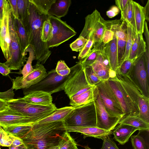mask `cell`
Here are the masks:
<instances>
[{
	"mask_svg": "<svg viewBox=\"0 0 149 149\" xmlns=\"http://www.w3.org/2000/svg\"><path fill=\"white\" fill-rule=\"evenodd\" d=\"M63 121L34 123L31 129L22 139L27 149H49L58 146L65 131Z\"/></svg>",
	"mask_w": 149,
	"mask_h": 149,
	"instance_id": "1",
	"label": "cell"
},
{
	"mask_svg": "<svg viewBox=\"0 0 149 149\" xmlns=\"http://www.w3.org/2000/svg\"><path fill=\"white\" fill-rule=\"evenodd\" d=\"M70 69L69 77L64 90L70 101L79 105L93 102L97 90L96 86H91L87 82L81 63L79 62Z\"/></svg>",
	"mask_w": 149,
	"mask_h": 149,
	"instance_id": "2",
	"label": "cell"
},
{
	"mask_svg": "<svg viewBox=\"0 0 149 149\" xmlns=\"http://www.w3.org/2000/svg\"><path fill=\"white\" fill-rule=\"evenodd\" d=\"M29 1L28 17L24 26L28 35L29 45L34 50L37 63L42 64L51 54L47 43L43 42L41 39L42 25L49 15L40 11Z\"/></svg>",
	"mask_w": 149,
	"mask_h": 149,
	"instance_id": "3",
	"label": "cell"
},
{
	"mask_svg": "<svg viewBox=\"0 0 149 149\" xmlns=\"http://www.w3.org/2000/svg\"><path fill=\"white\" fill-rule=\"evenodd\" d=\"M84 27L79 36L93 41V47L97 48L102 43V38L106 29H109L115 24L121 23V19L106 20L100 12L95 9L85 18Z\"/></svg>",
	"mask_w": 149,
	"mask_h": 149,
	"instance_id": "4",
	"label": "cell"
},
{
	"mask_svg": "<svg viewBox=\"0 0 149 149\" xmlns=\"http://www.w3.org/2000/svg\"><path fill=\"white\" fill-rule=\"evenodd\" d=\"M116 73L117 77L139 111V117L149 124V98L144 96L127 75H123Z\"/></svg>",
	"mask_w": 149,
	"mask_h": 149,
	"instance_id": "5",
	"label": "cell"
},
{
	"mask_svg": "<svg viewBox=\"0 0 149 149\" xmlns=\"http://www.w3.org/2000/svg\"><path fill=\"white\" fill-rule=\"evenodd\" d=\"M74 108L73 110L63 121L64 126L96 127V115L94 102Z\"/></svg>",
	"mask_w": 149,
	"mask_h": 149,
	"instance_id": "6",
	"label": "cell"
},
{
	"mask_svg": "<svg viewBox=\"0 0 149 149\" xmlns=\"http://www.w3.org/2000/svg\"><path fill=\"white\" fill-rule=\"evenodd\" d=\"M7 102L10 108L24 116L33 118L36 122L49 116L57 108L53 104L48 106L37 105L27 102L22 97Z\"/></svg>",
	"mask_w": 149,
	"mask_h": 149,
	"instance_id": "7",
	"label": "cell"
},
{
	"mask_svg": "<svg viewBox=\"0 0 149 149\" xmlns=\"http://www.w3.org/2000/svg\"><path fill=\"white\" fill-rule=\"evenodd\" d=\"M69 77H62L58 75L54 69L48 72L46 76L37 84L23 89L25 95L37 91L47 93L50 94L64 90L66 83Z\"/></svg>",
	"mask_w": 149,
	"mask_h": 149,
	"instance_id": "8",
	"label": "cell"
},
{
	"mask_svg": "<svg viewBox=\"0 0 149 149\" xmlns=\"http://www.w3.org/2000/svg\"><path fill=\"white\" fill-rule=\"evenodd\" d=\"M49 19L52 26L51 36L47 42L49 48L58 46L76 34L73 28L60 18L49 15Z\"/></svg>",
	"mask_w": 149,
	"mask_h": 149,
	"instance_id": "9",
	"label": "cell"
},
{
	"mask_svg": "<svg viewBox=\"0 0 149 149\" xmlns=\"http://www.w3.org/2000/svg\"><path fill=\"white\" fill-rule=\"evenodd\" d=\"M9 28L10 39V58L4 63L10 70H20L26 61L27 54H24L22 51L18 36L13 25L12 14L10 18Z\"/></svg>",
	"mask_w": 149,
	"mask_h": 149,
	"instance_id": "10",
	"label": "cell"
},
{
	"mask_svg": "<svg viewBox=\"0 0 149 149\" xmlns=\"http://www.w3.org/2000/svg\"><path fill=\"white\" fill-rule=\"evenodd\" d=\"M127 75L149 98V73L148 72L145 53L137 58Z\"/></svg>",
	"mask_w": 149,
	"mask_h": 149,
	"instance_id": "11",
	"label": "cell"
},
{
	"mask_svg": "<svg viewBox=\"0 0 149 149\" xmlns=\"http://www.w3.org/2000/svg\"><path fill=\"white\" fill-rule=\"evenodd\" d=\"M96 86L102 102L108 113L112 116L122 118L125 115L107 81H102Z\"/></svg>",
	"mask_w": 149,
	"mask_h": 149,
	"instance_id": "12",
	"label": "cell"
},
{
	"mask_svg": "<svg viewBox=\"0 0 149 149\" xmlns=\"http://www.w3.org/2000/svg\"><path fill=\"white\" fill-rule=\"evenodd\" d=\"M108 83L121 107L124 116L130 114L139 115V111L128 96L116 75L110 77Z\"/></svg>",
	"mask_w": 149,
	"mask_h": 149,
	"instance_id": "13",
	"label": "cell"
},
{
	"mask_svg": "<svg viewBox=\"0 0 149 149\" xmlns=\"http://www.w3.org/2000/svg\"><path fill=\"white\" fill-rule=\"evenodd\" d=\"M94 102L96 115V127L108 131L113 130L122 118L112 116L108 113L98 92Z\"/></svg>",
	"mask_w": 149,
	"mask_h": 149,
	"instance_id": "14",
	"label": "cell"
},
{
	"mask_svg": "<svg viewBox=\"0 0 149 149\" xmlns=\"http://www.w3.org/2000/svg\"><path fill=\"white\" fill-rule=\"evenodd\" d=\"M11 14L10 5L8 1L5 0L3 16L0 23V47L7 60L10 58V39L9 25L10 18Z\"/></svg>",
	"mask_w": 149,
	"mask_h": 149,
	"instance_id": "15",
	"label": "cell"
},
{
	"mask_svg": "<svg viewBox=\"0 0 149 149\" xmlns=\"http://www.w3.org/2000/svg\"><path fill=\"white\" fill-rule=\"evenodd\" d=\"M34 69L32 72L24 78L18 76L12 79L13 89L27 88L40 81L47 74L46 69L42 64L36 63Z\"/></svg>",
	"mask_w": 149,
	"mask_h": 149,
	"instance_id": "16",
	"label": "cell"
},
{
	"mask_svg": "<svg viewBox=\"0 0 149 149\" xmlns=\"http://www.w3.org/2000/svg\"><path fill=\"white\" fill-rule=\"evenodd\" d=\"M33 118L24 116L9 107L0 111V126L17 125H32L36 122Z\"/></svg>",
	"mask_w": 149,
	"mask_h": 149,
	"instance_id": "17",
	"label": "cell"
},
{
	"mask_svg": "<svg viewBox=\"0 0 149 149\" xmlns=\"http://www.w3.org/2000/svg\"><path fill=\"white\" fill-rule=\"evenodd\" d=\"M65 131L68 132H75L81 133L84 135V139L91 137L103 139L112 134V131L102 129L97 127H81L63 126Z\"/></svg>",
	"mask_w": 149,
	"mask_h": 149,
	"instance_id": "18",
	"label": "cell"
},
{
	"mask_svg": "<svg viewBox=\"0 0 149 149\" xmlns=\"http://www.w3.org/2000/svg\"><path fill=\"white\" fill-rule=\"evenodd\" d=\"M97 49L104 53L109 59L111 70L116 72L118 64L117 40L115 35L112 40L105 44L102 43Z\"/></svg>",
	"mask_w": 149,
	"mask_h": 149,
	"instance_id": "19",
	"label": "cell"
},
{
	"mask_svg": "<svg viewBox=\"0 0 149 149\" xmlns=\"http://www.w3.org/2000/svg\"><path fill=\"white\" fill-rule=\"evenodd\" d=\"M22 98L27 102L37 105L48 106L53 104L51 95L42 91L30 93Z\"/></svg>",
	"mask_w": 149,
	"mask_h": 149,
	"instance_id": "20",
	"label": "cell"
},
{
	"mask_svg": "<svg viewBox=\"0 0 149 149\" xmlns=\"http://www.w3.org/2000/svg\"><path fill=\"white\" fill-rule=\"evenodd\" d=\"M112 132L114 139L121 145H123L129 140L133 133L138 129L131 126L119 124Z\"/></svg>",
	"mask_w": 149,
	"mask_h": 149,
	"instance_id": "21",
	"label": "cell"
},
{
	"mask_svg": "<svg viewBox=\"0 0 149 149\" xmlns=\"http://www.w3.org/2000/svg\"><path fill=\"white\" fill-rule=\"evenodd\" d=\"M142 34L137 33L134 29V42L128 58L132 61H135L146 52V42Z\"/></svg>",
	"mask_w": 149,
	"mask_h": 149,
	"instance_id": "22",
	"label": "cell"
},
{
	"mask_svg": "<svg viewBox=\"0 0 149 149\" xmlns=\"http://www.w3.org/2000/svg\"><path fill=\"white\" fill-rule=\"evenodd\" d=\"M71 106L57 109L51 114L34 123H43L63 121L73 110Z\"/></svg>",
	"mask_w": 149,
	"mask_h": 149,
	"instance_id": "23",
	"label": "cell"
},
{
	"mask_svg": "<svg viewBox=\"0 0 149 149\" xmlns=\"http://www.w3.org/2000/svg\"><path fill=\"white\" fill-rule=\"evenodd\" d=\"M71 4V0H56L52 4L48 14L59 18L64 17L67 14Z\"/></svg>",
	"mask_w": 149,
	"mask_h": 149,
	"instance_id": "24",
	"label": "cell"
},
{
	"mask_svg": "<svg viewBox=\"0 0 149 149\" xmlns=\"http://www.w3.org/2000/svg\"><path fill=\"white\" fill-rule=\"evenodd\" d=\"M13 24L19 39L21 49L24 54H27L25 51L29 46L28 35L21 21L19 19L13 17Z\"/></svg>",
	"mask_w": 149,
	"mask_h": 149,
	"instance_id": "25",
	"label": "cell"
},
{
	"mask_svg": "<svg viewBox=\"0 0 149 149\" xmlns=\"http://www.w3.org/2000/svg\"><path fill=\"white\" fill-rule=\"evenodd\" d=\"M135 31L138 34L143 33L146 21L143 7L133 1Z\"/></svg>",
	"mask_w": 149,
	"mask_h": 149,
	"instance_id": "26",
	"label": "cell"
},
{
	"mask_svg": "<svg viewBox=\"0 0 149 149\" xmlns=\"http://www.w3.org/2000/svg\"><path fill=\"white\" fill-rule=\"evenodd\" d=\"M118 124H123L134 127L139 131H149V124L139 116V115L130 114L124 116Z\"/></svg>",
	"mask_w": 149,
	"mask_h": 149,
	"instance_id": "27",
	"label": "cell"
},
{
	"mask_svg": "<svg viewBox=\"0 0 149 149\" xmlns=\"http://www.w3.org/2000/svg\"><path fill=\"white\" fill-rule=\"evenodd\" d=\"M32 125H11L3 127L8 134L22 139L31 129Z\"/></svg>",
	"mask_w": 149,
	"mask_h": 149,
	"instance_id": "28",
	"label": "cell"
},
{
	"mask_svg": "<svg viewBox=\"0 0 149 149\" xmlns=\"http://www.w3.org/2000/svg\"><path fill=\"white\" fill-rule=\"evenodd\" d=\"M121 15L120 19L131 25L135 31L133 0H129L124 10L121 12Z\"/></svg>",
	"mask_w": 149,
	"mask_h": 149,
	"instance_id": "29",
	"label": "cell"
},
{
	"mask_svg": "<svg viewBox=\"0 0 149 149\" xmlns=\"http://www.w3.org/2000/svg\"><path fill=\"white\" fill-rule=\"evenodd\" d=\"M59 149H77V144L69 132L65 131L61 135L58 145Z\"/></svg>",
	"mask_w": 149,
	"mask_h": 149,
	"instance_id": "30",
	"label": "cell"
},
{
	"mask_svg": "<svg viewBox=\"0 0 149 149\" xmlns=\"http://www.w3.org/2000/svg\"><path fill=\"white\" fill-rule=\"evenodd\" d=\"M25 52L29 53V56L26 64L24 65L22 69L20 71L23 78L26 77L33 71L34 69L32 65V63L33 61L35 59L34 50L31 46L29 45L28 47Z\"/></svg>",
	"mask_w": 149,
	"mask_h": 149,
	"instance_id": "31",
	"label": "cell"
},
{
	"mask_svg": "<svg viewBox=\"0 0 149 149\" xmlns=\"http://www.w3.org/2000/svg\"><path fill=\"white\" fill-rule=\"evenodd\" d=\"M19 19L24 25L26 23L29 16V0H17Z\"/></svg>",
	"mask_w": 149,
	"mask_h": 149,
	"instance_id": "32",
	"label": "cell"
},
{
	"mask_svg": "<svg viewBox=\"0 0 149 149\" xmlns=\"http://www.w3.org/2000/svg\"><path fill=\"white\" fill-rule=\"evenodd\" d=\"M91 66L95 73L102 81H107L110 77V71L98 61L96 60Z\"/></svg>",
	"mask_w": 149,
	"mask_h": 149,
	"instance_id": "33",
	"label": "cell"
},
{
	"mask_svg": "<svg viewBox=\"0 0 149 149\" xmlns=\"http://www.w3.org/2000/svg\"><path fill=\"white\" fill-rule=\"evenodd\" d=\"M127 24V36L125 49L124 54L121 60L120 65L124 61L129 58L131 49L134 42V29L129 24Z\"/></svg>",
	"mask_w": 149,
	"mask_h": 149,
	"instance_id": "34",
	"label": "cell"
},
{
	"mask_svg": "<svg viewBox=\"0 0 149 149\" xmlns=\"http://www.w3.org/2000/svg\"><path fill=\"white\" fill-rule=\"evenodd\" d=\"M83 68L86 79L89 85L96 86L102 81L95 73L91 65L87 66Z\"/></svg>",
	"mask_w": 149,
	"mask_h": 149,
	"instance_id": "35",
	"label": "cell"
},
{
	"mask_svg": "<svg viewBox=\"0 0 149 149\" xmlns=\"http://www.w3.org/2000/svg\"><path fill=\"white\" fill-rule=\"evenodd\" d=\"M40 11L45 14L48 12L52 4L56 0H29Z\"/></svg>",
	"mask_w": 149,
	"mask_h": 149,
	"instance_id": "36",
	"label": "cell"
},
{
	"mask_svg": "<svg viewBox=\"0 0 149 149\" xmlns=\"http://www.w3.org/2000/svg\"><path fill=\"white\" fill-rule=\"evenodd\" d=\"M52 30V26L48 17L44 22L42 26L41 39L43 42L47 43L48 41Z\"/></svg>",
	"mask_w": 149,
	"mask_h": 149,
	"instance_id": "37",
	"label": "cell"
},
{
	"mask_svg": "<svg viewBox=\"0 0 149 149\" xmlns=\"http://www.w3.org/2000/svg\"><path fill=\"white\" fill-rule=\"evenodd\" d=\"M98 52L99 50L97 48L93 47L88 55L79 62L83 67L91 65L96 60Z\"/></svg>",
	"mask_w": 149,
	"mask_h": 149,
	"instance_id": "38",
	"label": "cell"
},
{
	"mask_svg": "<svg viewBox=\"0 0 149 149\" xmlns=\"http://www.w3.org/2000/svg\"><path fill=\"white\" fill-rule=\"evenodd\" d=\"M135 61L129 58L124 61L118 67L116 73L123 75H127L131 70Z\"/></svg>",
	"mask_w": 149,
	"mask_h": 149,
	"instance_id": "39",
	"label": "cell"
},
{
	"mask_svg": "<svg viewBox=\"0 0 149 149\" xmlns=\"http://www.w3.org/2000/svg\"><path fill=\"white\" fill-rule=\"evenodd\" d=\"M130 137L134 149H148L144 138L139 133L136 135H132Z\"/></svg>",
	"mask_w": 149,
	"mask_h": 149,
	"instance_id": "40",
	"label": "cell"
},
{
	"mask_svg": "<svg viewBox=\"0 0 149 149\" xmlns=\"http://www.w3.org/2000/svg\"><path fill=\"white\" fill-rule=\"evenodd\" d=\"M116 38L118 67L120 64L121 60L125 52L127 39H122Z\"/></svg>",
	"mask_w": 149,
	"mask_h": 149,
	"instance_id": "41",
	"label": "cell"
},
{
	"mask_svg": "<svg viewBox=\"0 0 149 149\" xmlns=\"http://www.w3.org/2000/svg\"><path fill=\"white\" fill-rule=\"evenodd\" d=\"M88 40L81 36L79 37L70 45L71 49L74 51L80 52L83 49Z\"/></svg>",
	"mask_w": 149,
	"mask_h": 149,
	"instance_id": "42",
	"label": "cell"
},
{
	"mask_svg": "<svg viewBox=\"0 0 149 149\" xmlns=\"http://www.w3.org/2000/svg\"><path fill=\"white\" fill-rule=\"evenodd\" d=\"M55 70L57 74L62 77L68 76L70 73V70L65 61L60 60L57 62Z\"/></svg>",
	"mask_w": 149,
	"mask_h": 149,
	"instance_id": "43",
	"label": "cell"
},
{
	"mask_svg": "<svg viewBox=\"0 0 149 149\" xmlns=\"http://www.w3.org/2000/svg\"><path fill=\"white\" fill-rule=\"evenodd\" d=\"M88 40V41L85 46L82 50L79 52L78 57V59L79 60L84 59L88 55L93 46V41L90 39Z\"/></svg>",
	"mask_w": 149,
	"mask_h": 149,
	"instance_id": "44",
	"label": "cell"
},
{
	"mask_svg": "<svg viewBox=\"0 0 149 149\" xmlns=\"http://www.w3.org/2000/svg\"><path fill=\"white\" fill-rule=\"evenodd\" d=\"M102 140V146L100 149H119L110 136L106 137Z\"/></svg>",
	"mask_w": 149,
	"mask_h": 149,
	"instance_id": "45",
	"label": "cell"
},
{
	"mask_svg": "<svg viewBox=\"0 0 149 149\" xmlns=\"http://www.w3.org/2000/svg\"><path fill=\"white\" fill-rule=\"evenodd\" d=\"M114 33L109 29H106L102 38V43L105 44L112 40L113 38Z\"/></svg>",
	"mask_w": 149,
	"mask_h": 149,
	"instance_id": "46",
	"label": "cell"
},
{
	"mask_svg": "<svg viewBox=\"0 0 149 149\" xmlns=\"http://www.w3.org/2000/svg\"><path fill=\"white\" fill-rule=\"evenodd\" d=\"M17 0H8L11 10L12 14L14 19H19Z\"/></svg>",
	"mask_w": 149,
	"mask_h": 149,
	"instance_id": "47",
	"label": "cell"
},
{
	"mask_svg": "<svg viewBox=\"0 0 149 149\" xmlns=\"http://www.w3.org/2000/svg\"><path fill=\"white\" fill-rule=\"evenodd\" d=\"M13 90L12 87L6 91L0 92V98L7 101L13 100L15 95Z\"/></svg>",
	"mask_w": 149,
	"mask_h": 149,
	"instance_id": "48",
	"label": "cell"
},
{
	"mask_svg": "<svg viewBox=\"0 0 149 149\" xmlns=\"http://www.w3.org/2000/svg\"><path fill=\"white\" fill-rule=\"evenodd\" d=\"M143 33L145 35L146 43V52H145L146 56L147 57L149 56V34L148 29L147 22L146 21L145 22Z\"/></svg>",
	"mask_w": 149,
	"mask_h": 149,
	"instance_id": "49",
	"label": "cell"
},
{
	"mask_svg": "<svg viewBox=\"0 0 149 149\" xmlns=\"http://www.w3.org/2000/svg\"><path fill=\"white\" fill-rule=\"evenodd\" d=\"M119 12V9L117 6H112L106 12V14L109 18H112L117 15Z\"/></svg>",
	"mask_w": 149,
	"mask_h": 149,
	"instance_id": "50",
	"label": "cell"
},
{
	"mask_svg": "<svg viewBox=\"0 0 149 149\" xmlns=\"http://www.w3.org/2000/svg\"><path fill=\"white\" fill-rule=\"evenodd\" d=\"M8 134L9 137L12 141V145L13 146L16 147L24 145V143L22 139L9 134Z\"/></svg>",
	"mask_w": 149,
	"mask_h": 149,
	"instance_id": "51",
	"label": "cell"
},
{
	"mask_svg": "<svg viewBox=\"0 0 149 149\" xmlns=\"http://www.w3.org/2000/svg\"><path fill=\"white\" fill-rule=\"evenodd\" d=\"M12 143V141L9 137L8 134L1 140L0 142V146L3 147H9L11 146Z\"/></svg>",
	"mask_w": 149,
	"mask_h": 149,
	"instance_id": "52",
	"label": "cell"
},
{
	"mask_svg": "<svg viewBox=\"0 0 149 149\" xmlns=\"http://www.w3.org/2000/svg\"><path fill=\"white\" fill-rule=\"evenodd\" d=\"M10 73V70L5 63L0 62V73L3 76H6Z\"/></svg>",
	"mask_w": 149,
	"mask_h": 149,
	"instance_id": "53",
	"label": "cell"
},
{
	"mask_svg": "<svg viewBox=\"0 0 149 149\" xmlns=\"http://www.w3.org/2000/svg\"><path fill=\"white\" fill-rule=\"evenodd\" d=\"M129 0H116L115 3L117 7L121 11L123 12L125 9Z\"/></svg>",
	"mask_w": 149,
	"mask_h": 149,
	"instance_id": "54",
	"label": "cell"
},
{
	"mask_svg": "<svg viewBox=\"0 0 149 149\" xmlns=\"http://www.w3.org/2000/svg\"><path fill=\"white\" fill-rule=\"evenodd\" d=\"M144 13L145 15L146 21H149V0H148L147 3L144 7H143Z\"/></svg>",
	"mask_w": 149,
	"mask_h": 149,
	"instance_id": "55",
	"label": "cell"
},
{
	"mask_svg": "<svg viewBox=\"0 0 149 149\" xmlns=\"http://www.w3.org/2000/svg\"><path fill=\"white\" fill-rule=\"evenodd\" d=\"M9 107L7 101L0 98V111Z\"/></svg>",
	"mask_w": 149,
	"mask_h": 149,
	"instance_id": "56",
	"label": "cell"
},
{
	"mask_svg": "<svg viewBox=\"0 0 149 149\" xmlns=\"http://www.w3.org/2000/svg\"><path fill=\"white\" fill-rule=\"evenodd\" d=\"M5 0H0V23L3 16Z\"/></svg>",
	"mask_w": 149,
	"mask_h": 149,
	"instance_id": "57",
	"label": "cell"
},
{
	"mask_svg": "<svg viewBox=\"0 0 149 149\" xmlns=\"http://www.w3.org/2000/svg\"><path fill=\"white\" fill-rule=\"evenodd\" d=\"M8 134V133L4 131L2 127L0 126V142L1 139Z\"/></svg>",
	"mask_w": 149,
	"mask_h": 149,
	"instance_id": "58",
	"label": "cell"
},
{
	"mask_svg": "<svg viewBox=\"0 0 149 149\" xmlns=\"http://www.w3.org/2000/svg\"><path fill=\"white\" fill-rule=\"evenodd\" d=\"M25 147V146L24 145L16 147H14L11 145V146L8 147L9 148V149H23Z\"/></svg>",
	"mask_w": 149,
	"mask_h": 149,
	"instance_id": "59",
	"label": "cell"
},
{
	"mask_svg": "<svg viewBox=\"0 0 149 149\" xmlns=\"http://www.w3.org/2000/svg\"><path fill=\"white\" fill-rule=\"evenodd\" d=\"M49 149H59L58 146H55Z\"/></svg>",
	"mask_w": 149,
	"mask_h": 149,
	"instance_id": "60",
	"label": "cell"
},
{
	"mask_svg": "<svg viewBox=\"0 0 149 149\" xmlns=\"http://www.w3.org/2000/svg\"><path fill=\"white\" fill-rule=\"evenodd\" d=\"M85 149H91L88 147V146H85Z\"/></svg>",
	"mask_w": 149,
	"mask_h": 149,
	"instance_id": "61",
	"label": "cell"
},
{
	"mask_svg": "<svg viewBox=\"0 0 149 149\" xmlns=\"http://www.w3.org/2000/svg\"><path fill=\"white\" fill-rule=\"evenodd\" d=\"M23 149H27L26 147H25L24 148H23Z\"/></svg>",
	"mask_w": 149,
	"mask_h": 149,
	"instance_id": "62",
	"label": "cell"
},
{
	"mask_svg": "<svg viewBox=\"0 0 149 149\" xmlns=\"http://www.w3.org/2000/svg\"><path fill=\"white\" fill-rule=\"evenodd\" d=\"M77 149H78V148H77Z\"/></svg>",
	"mask_w": 149,
	"mask_h": 149,
	"instance_id": "63",
	"label": "cell"
},
{
	"mask_svg": "<svg viewBox=\"0 0 149 149\" xmlns=\"http://www.w3.org/2000/svg\"></svg>",
	"mask_w": 149,
	"mask_h": 149,
	"instance_id": "64",
	"label": "cell"
}]
</instances>
